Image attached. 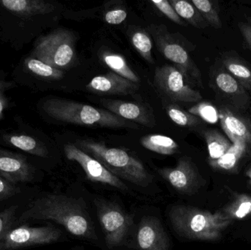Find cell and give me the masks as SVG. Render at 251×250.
<instances>
[{"mask_svg": "<svg viewBox=\"0 0 251 250\" xmlns=\"http://www.w3.org/2000/svg\"><path fill=\"white\" fill-rule=\"evenodd\" d=\"M51 220L69 233L88 239H97L92 219L82 198L47 195L38 198L21 215L19 221Z\"/></svg>", "mask_w": 251, "mask_h": 250, "instance_id": "6da1fadb", "label": "cell"}, {"mask_svg": "<svg viewBox=\"0 0 251 250\" xmlns=\"http://www.w3.org/2000/svg\"><path fill=\"white\" fill-rule=\"evenodd\" d=\"M43 110L51 118L79 126L94 127L131 128L138 126L119 117L108 110L96 108L88 104L61 98H50L43 104Z\"/></svg>", "mask_w": 251, "mask_h": 250, "instance_id": "7a4b0ae2", "label": "cell"}, {"mask_svg": "<svg viewBox=\"0 0 251 250\" xmlns=\"http://www.w3.org/2000/svg\"><path fill=\"white\" fill-rule=\"evenodd\" d=\"M169 218L176 233L184 239L218 241L231 222L221 213L209 212L187 205H175L169 211Z\"/></svg>", "mask_w": 251, "mask_h": 250, "instance_id": "3957f363", "label": "cell"}, {"mask_svg": "<svg viewBox=\"0 0 251 250\" xmlns=\"http://www.w3.org/2000/svg\"><path fill=\"white\" fill-rule=\"evenodd\" d=\"M76 147L91 154L108 171L119 179L142 187L151 183L153 177L145 168L143 163L119 148H108L101 142L92 139H80L76 142Z\"/></svg>", "mask_w": 251, "mask_h": 250, "instance_id": "277c9868", "label": "cell"}, {"mask_svg": "<svg viewBox=\"0 0 251 250\" xmlns=\"http://www.w3.org/2000/svg\"><path fill=\"white\" fill-rule=\"evenodd\" d=\"M33 56L55 68L68 67L75 59V36L66 29L54 31L38 41Z\"/></svg>", "mask_w": 251, "mask_h": 250, "instance_id": "5b68a950", "label": "cell"}, {"mask_svg": "<svg viewBox=\"0 0 251 250\" xmlns=\"http://www.w3.org/2000/svg\"><path fill=\"white\" fill-rule=\"evenodd\" d=\"M97 214L107 246L116 247L125 239L131 227V217L115 203L97 200Z\"/></svg>", "mask_w": 251, "mask_h": 250, "instance_id": "8992f818", "label": "cell"}, {"mask_svg": "<svg viewBox=\"0 0 251 250\" xmlns=\"http://www.w3.org/2000/svg\"><path fill=\"white\" fill-rule=\"evenodd\" d=\"M154 85L161 93L171 101L194 103L202 100L200 92L189 86L182 73L174 66L157 68L155 71Z\"/></svg>", "mask_w": 251, "mask_h": 250, "instance_id": "52a82bcc", "label": "cell"}, {"mask_svg": "<svg viewBox=\"0 0 251 250\" xmlns=\"http://www.w3.org/2000/svg\"><path fill=\"white\" fill-rule=\"evenodd\" d=\"M62 233L53 227H31L26 226L10 229L3 239V250L50 245L59 240Z\"/></svg>", "mask_w": 251, "mask_h": 250, "instance_id": "ba28073f", "label": "cell"}, {"mask_svg": "<svg viewBox=\"0 0 251 250\" xmlns=\"http://www.w3.org/2000/svg\"><path fill=\"white\" fill-rule=\"evenodd\" d=\"M64 152L68 159L76 161L82 167L88 180L105 183L123 191L128 190V188L120 179L112 174L98 160L84 152L76 145L69 144L65 145Z\"/></svg>", "mask_w": 251, "mask_h": 250, "instance_id": "9c48e42d", "label": "cell"}, {"mask_svg": "<svg viewBox=\"0 0 251 250\" xmlns=\"http://www.w3.org/2000/svg\"><path fill=\"white\" fill-rule=\"evenodd\" d=\"M158 173L180 193L193 195L201 185L197 167L187 157L180 158L176 167L159 169Z\"/></svg>", "mask_w": 251, "mask_h": 250, "instance_id": "30bf717a", "label": "cell"}, {"mask_svg": "<svg viewBox=\"0 0 251 250\" xmlns=\"http://www.w3.org/2000/svg\"><path fill=\"white\" fill-rule=\"evenodd\" d=\"M158 48L165 58L176 66L187 81H195L202 86L201 73L187 51L179 44L170 41L166 37L158 35L156 38Z\"/></svg>", "mask_w": 251, "mask_h": 250, "instance_id": "8fae6325", "label": "cell"}, {"mask_svg": "<svg viewBox=\"0 0 251 250\" xmlns=\"http://www.w3.org/2000/svg\"><path fill=\"white\" fill-rule=\"evenodd\" d=\"M221 127L232 143L251 145V122L229 104H221L219 110Z\"/></svg>", "mask_w": 251, "mask_h": 250, "instance_id": "7c38bea8", "label": "cell"}, {"mask_svg": "<svg viewBox=\"0 0 251 250\" xmlns=\"http://www.w3.org/2000/svg\"><path fill=\"white\" fill-rule=\"evenodd\" d=\"M35 169L21 154L0 149V175L11 183L29 182L33 179Z\"/></svg>", "mask_w": 251, "mask_h": 250, "instance_id": "4fadbf2b", "label": "cell"}, {"mask_svg": "<svg viewBox=\"0 0 251 250\" xmlns=\"http://www.w3.org/2000/svg\"><path fill=\"white\" fill-rule=\"evenodd\" d=\"M137 243L142 250H168L169 238L158 219L147 217L139 224Z\"/></svg>", "mask_w": 251, "mask_h": 250, "instance_id": "5bb4252c", "label": "cell"}, {"mask_svg": "<svg viewBox=\"0 0 251 250\" xmlns=\"http://www.w3.org/2000/svg\"><path fill=\"white\" fill-rule=\"evenodd\" d=\"M215 84L218 92L237 111L248 110L250 107L251 97L247 91L228 72L222 70L217 72Z\"/></svg>", "mask_w": 251, "mask_h": 250, "instance_id": "9a60e30c", "label": "cell"}, {"mask_svg": "<svg viewBox=\"0 0 251 250\" xmlns=\"http://www.w3.org/2000/svg\"><path fill=\"white\" fill-rule=\"evenodd\" d=\"M86 89L98 95H126L135 92L139 85L110 71L94 77L86 85Z\"/></svg>", "mask_w": 251, "mask_h": 250, "instance_id": "2e32d148", "label": "cell"}, {"mask_svg": "<svg viewBox=\"0 0 251 250\" xmlns=\"http://www.w3.org/2000/svg\"><path fill=\"white\" fill-rule=\"evenodd\" d=\"M102 103L108 111L125 120L148 127L155 124L151 113L144 106L119 100H104Z\"/></svg>", "mask_w": 251, "mask_h": 250, "instance_id": "e0dca14e", "label": "cell"}, {"mask_svg": "<svg viewBox=\"0 0 251 250\" xmlns=\"http://www.w3.org/2000/svg\"><path fill=\"white\" fill-rule=\"evenodd\" d=\"M1 5L18 16H32L46 14L54 10V6L41 0H2Z\"/></svg>", "mask_w": 251, "mask_h": 250, "instance_id": "ac0fdd59", "label": "cell"}, {"mask_svg": "<svg viewBox=\"0 0 251 250\" xmlns=\"http://www.w3.org/2000/svg\"><path fill=\"white\" fill-rule=\"evenodd\" d=\"M248 148L249 146L245 143H234L221 158L208 159V163L212 169L218 171L236 173L240 161L247 152Z\"/></svg>", "mask_w": 251, "mask_h": 250, "instance_id": "d6986e66", "label": "cell"}, {"mask_svg": "<svg viewBox=\"0 0 251 250\" xmlns=\"http://www.w3.org/2000/svg\"><path fill=\"white\" fill-rule=\"evenodd\" d=\"M146 149L162 155L171 156L179 151V145L174 139L162 135H148L140 139Z\"/></svg>", "mask_w": 251, "mask_h": 250, "instance_id": "ffe728a7", "label": "cell"}, {"mask_svg": "<svg viewBox=\"0 0 251 250\" xmlns=\"http://www.w3.org/2000/svg\"><path fill=\"white\" fill-rule=\"evenodd\" d=\"M220 213L226 220L230 222L249 217L251 215V195H236L234 201L226 205Z\"/></svg>", "mask_w": 251, "mask_h": 250, "instance_id": "44dd1931", "label": "cell"}, {"mask_svg": "<svg viewBox=\"0 0 251 250\" xmlns=\"http://www.w3.org/2000/svg\"><path fill=\"white\" fill-rule=\"evenodd\" d=\"M203 135L207 145L209 160L221 158L232 146V142L216 129H206L203 131Z\"/></svg>", "mask_w": 251, "mask_h": 250, "instance_id": "7402d4cb", "label": "cell"}, {"mask_svg": "<svg viewBox=\"0 0 251 250\" xmlns=\"http://www.w3.org/2000/svg\"><path fill=\"white\" fill-rule=\"evenodd\" d=\"M6 142L16 148L40 157H48V150L44 144L30 136L25 135H7Z\"/></svg>", "mask_w": 251, "mask_h": 250, "instance_id": "603a6c76", "label": "cell"}, {"mask_svg": "<svg viewBox=\"0 0 251 250\" xmlns=\"http://www.w3.org/2000/svg\"><path fill=\"white\" fill-rule=\"evenodd\" d=\"M169 2L177 14L182 19H185L193 26L200 29H203L209 26L207 22L192 3L184 0H171Z\"/></svg>", "mask_w": 251, "mask_h": 250, "instance_id": "cb8c5ba5", "label": "cell"}, {"mask_svg": "<svg viewBox=\"0 0 251 250\" xmlns=\"http://www.w3.org/2000/svg\"><path fill=\"white\" fill-rule=\"evenodd\" d=\"M101 60L114 73L134 83L138 84L140 82L138 76L130 68L125 57L120 54L104 52L101 54Z\"/></svg>", "mask_w": 251, "mask_h": 250, "instance_id": "d4e9b609", "label": "cell"}, {"mask_svg": "<svg viewBox=\"0 0 251 250\" xmlns=\"http://www.w3.org/2000/svg\"><path fill=\"white\" fill-rule=\"evenodd\" d=\"M223 63L227 72L247 91L251 90V70L246 65L231 57L223 59Z\"/></svg>", "mask_w": 251, "mask_h": 250, "instance_id": "484cf974", "label": "cell"}, {"mask_svg": "<svg viewBox=\"0 0 251 250\" xmlns=\"http://www.w3.org/2000/svg\"><path fill=\"white\" fill-rule=\"evenodd\" d=\"M191 3L199 10L208 24L217 29L223 27L219 15V7L214 1L209 0H193Z\"/></svg>", "mask_w": 251, "mask_h": 250, "instance_id": "4316f807", "label": "cell"}, {"mask_svg": "<svg viewBox=\"0 0 251 250\" xmlns=\"http://www.w3.org/2000/svg\"><path fill=\"white\" fill-rule=\"evenodd\" d=\"M166 113L176 124L183 127H196L203 123L201 119L182 110L176 104L168 105L166 107Z\"/></svg>", "mask_w": 251, "mask_h": 250, "instance_id": "83f0119b", "label": "cell"}, {"mask_svg": "<svg viewBox=\"0 0 251 250\" xmlns=\"http://www.w3.org/2000/svg\"><path fill=\"white\" fill-rule=\"evenodd\" d=\"M25 66L29 71L44 79H60L63 76L61 70L51 67L36 58L26 59Z\"/></svg>", "mask_w": 251, "mask_h": 250, "instance_id": "f1b7e54d", "label": "cell"}, {"mask_svg": "<svg viewBox=\"0 0 251 250\" xmlns=\"http://www.w3.org/2000/svg\"><path fill=\"white\" fill-rule=\"evenodd\" d=\"M131 44L145 60L153 63L151 40L145 31L137 30L134 32L131 35Z\"/></svg>", "mask_w": 251, "mask_h": 250, "instance_id": "f546056e", "label": "cell"}, {"mask_svg": "<svg viewBox=\"0 0 251 250\" xmlns=\"http://www.w3.org/2000/svg\"><path fill=\"white\" fill-rule=\"evenodd\" d=\"M188 112L206 123L215 124L219 121V112L215 106L206 101L199 103L190 107Z\"/></svg>", "mask_w": 251, "mask_h": 250, "instance_id": "4dcf8cb0", "label": "cell"}, {"mask_svg": "<svg viewBox=\"0 0 251 250\" xmlns=\"http://www.w3.org/2000/svg\"><path fill=\"white\" fill-rule=\"evenodd\" d=\"M16 209L17 206L13 205L0 212V250H3V239L7 231L11 229Z\"/></svg>", "mask_w": 251, "mask_h": 250, "instance_id": "1f68e13d", "label": "cell"}, {"mask_svg": "<svg viewBox=\"0 0 251 250\" xmlns=\"http://www.w3.org/2000/svg\"><path fill=\"white\" fill-rule=\"evenodd\" d=\"M151 2L161 13H163L165 16H166L168 19H171L173 22L178 23V24L182 25V26L187 25L184 23V21L181 19V18L177 14L176 12L168 0H161V1L153 0Z\"/></svg>", "mask_w": 251, "mask_h": 250, "instance_id": "d6a6232c", "label": "cell"}, {"mask_svg": "<svg viewBox=\"0 0 251 250\" xmlns=\"http://www.w3.org/2000/svg\"><path fill=\"white\" fill-rule=\"evenodd\" d=\"M20 192V189L14 183L7 181L0 175V202L11 198Z\"/></svg>", "mask_w": 251, "mask_h": 250, "instance_id": "836d02e7", "label": "cell"}, {"mask_svg": "<svg viewBox=\"0 0 251 250\" xmlns=\"http://www.w3.org/2000/svg\"><path fill=\"white\" fill-rule=\"evenodd\" d=\"M127 17L126 11L122 9L110 10L104 16L106 22L109 24L118 25L125 22Z\"/></svg>", "mask_w": 251, "mask_h": 250, "instance_id": "e575fe53", "label": "cell"}, {"mask_svg": "<svg viewBox=\"0 0 251 250\" xmlns=\"http://www.w3.org/2000/svg\"><path fill=\"white\" fill-rule=\"evenodd\" d=\"M13 86V82L0 80V119L3 117V113L7 107V98L4 95V92Z\"/></svg>", "mask_w": 251, "mask_h": 250, "instance_id": "d590c367", "label": "cell"}, {"mask_svg": "<svg viewBox=\"0 0 251 250\" xmlns=\"http://www.w3.org/2000/svg\"><path fill=\"white\" fill-rule=\"evenodd\" d=\"M239 29L243 35L245 41H246L251 48V23L240 22L238 23Z\"/></svg>", "mask_w": 251, "mask_h": 250, "instance_id": "8d00e7d4", "label": "cell"}, {"mask_svg": "<svg viewBox=\"0 0 251 250\" xmlns=\"http://www.w3.org/2000/svg\"><path fill=\"white\" fill-rule=\"evenodd\" d=\"M246 176L249 179V181H250V183L251 185V167L247 170V172L246 173Z\"/></svg>", "mask_w": 251, "mask_h": 250, "instance_id": "74e56055", "label": "cell"}, {"mask_svg": "<svg viewBox=\"0 0 251 250\" xmlns=\"http://www.w3.org/2000/svg\"><path fill=\"white\" fill-rule=\"evenodd\" d=\"M248 23H251V17L248 18Z\"/></svg>", "mask_w": 251, "mask_h": 250, "instance_id": "f35d334b", "label": "cell"}]
</instances>
